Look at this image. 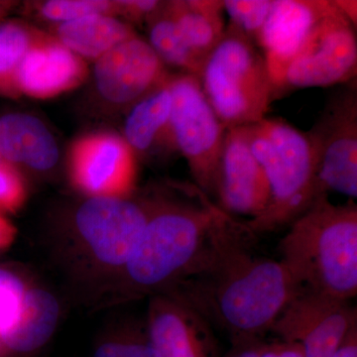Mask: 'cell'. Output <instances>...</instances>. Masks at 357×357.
<instances>
[{"label":"cell","instance_id":"6da1fadb","mask_svg":"<svg viewBox=\"0 0 357 357\" xmlns=\"http://www.w3.org/2000/svg\"><path fill=\"white\" fill-rule=\"evenodd\" d=\"M152 197L149 220L121 271L130 297L166 294L239 244L255 243L245 222L220 208L196 185Z\"/></svg>","mask_w":357,"mask_h":357},{"label":"cell","instance_id":"7a4b0ae2","mask_svg":"<svg viewBox=\"0 0 357 357\" xmlns=\"http://www.w3.org/2000/svg\"><path fill=\"white\" fill-rule=\"evenodd\" d=\"M234 246L210 266L166 293L220 328L232 344L261 340L303 289L280 260Z\"/></svg>","mask_w":357,"mask_h":357},{"label":"cell","instance_id":"3957f363","mask_svg":"<svg viewBox=\"0 0 357 357\" xmlns=\"http://www.w3.org/2000/svg\"><path fill=\"white\" fill-rule=\"evenodd\" d=\"M280 261L303 291L340 301L357 293V206L324 195L289 225Z\"/></svg>","mask_w":357,"mask_h":357},{"label":"cell","instance_id":"277c9868","mask_svg":"<svg viewBox=\"0 0 357 357\" xmlns=\"http://www.w3.org/2000/svg\"><path fill=\"white\" fill-rule=\"evenodd\" d=\"M248 140L270 189V202L259 217L246 222L258 236L289 227L324 195L316 156L307 132L282 119L248 126Z\"/></svg>","mask_w":357,"mask_h":357},{"label":"cell","instance_id":"5b68a950","mask_svg":"<svg viewBox=\"0 0 357 357\" xmlns=\"http://www.w3.org/2000/svg\"><path fill=\"white\" fill-rule=\"evenodd\" d=\"M197 77L227 129L261 121L275 100L273 84L261 50L230 23L204 59Z\"/></svg>","mask_w":357,"mask_h":357},{"label":"cell","instance_id":"8992f818","mask_svg":"<svg viewBox=\"0 0 357 357\" xmlns=\"http://www.w3.org/2000/svg\"><path fill=\"white\" fill-rule=\"evenodd\" d=\"M170 126L176 150L187 160L195 185L213 199L227 128L204 96L198 77L171 74Z\"/></svg>","mask_w":357,"mask_h":357},{"label":"cell","instance_id":"52a82bcc","mask_svg":"<svg viewBox=\"0 0 357 357\" xmlns=\"http://www.w3.org/2000/svg\"><path fill=\"white\" fill-rule=\"evenodd\" d=\"M324 191L357 197V81L340 84L326 98L307 131Z\"/></svg>","mask_w":357,"mask_h":357},{"label":"cell","instance_id":"ba28073f","mask_svg":"<svg viewBox=\"0 0 357 357\" xmlns=\"http://www.w3.org/2000/svg\"><path fill=\"white\" fill-rule=\"evenodd\" d=\"M332 2V9L289 63L276 100L297 89L340 86L356 79V28Z\"/></svg>","mask_w":357,"mask_h":357},{"label":"cell","instance_id":"9c48e42d","mask_svg":"<svg viewBox=\"0 0 357 357\" xmlns=\"http://www.w3.org/2000/svg\"><path fill=\"white\" fill-rule=\"evenodd\" d=\"M145 199L86 198L75 215L79 241L100 266L121 273L149 220Z\"/></svg>","mask_w":357,"mask_h":357},{"label":"cell","instance_id":"30bf717a","mask_svg":"<svg viewBox=\"0 0 357 357\" xmlns=\"http://www.w3.org/2000/svg\"><path fill=\"white\" fill-rule=\"evenodd\" d=\"M69 175L88 198L128 199L135 187L137 158L119 134L96 131L73 143Z\"/></svg>","mask_w":357,"mask_h":357},{"label":"cell","instance_id":"8fae6325","mask_svg":"<svg viewBox=\"0 0 357 357\" xmlns=\"http://www.w3.org/2000/svg\"><path fill=\"white\" fill-rule=\"evenodd\" d=\"M357 324L356 307L347 301L303 291L272 328L282 340L299 342L305 357H333Z\"/></svg>","mask_w":357,"mask_h":357},{"label":"cell","instance_id":"7c38bea8","mask_svg":"<svg viewBox=\"0 0 357 357\" xmlns=\"http://www.w3.org/2000/svg\"><path fill=\"white\" fill-rule=\"evenodd\" d=\"M170 76L146 40L136 35L96 61L93 79L102 100L116 107H133Z\"/></svg>","mask_w":357,"mask_h":357},{"label":"cell","instance_id":"4fadbf2b","mask_svg":"<svg viewBox=\"0 0 357 357\" xmlns=\"http://www.w3.org/2000/svg\"><path fill=\"white\" fill-rule=\"evenodd\" d=\"M215 203L231 215L250 220L270 202L266 176L249 144L248 126L227 129L215 176Z\"/></svg>","mask_w":357,"mask_h":357},{"label":"cell","instance_id":"5bb4252c","mask_svg":"<svg viewBox=\"0 0 357 357\" xmlns=\"http://www.w3.org/2000/svg\"><path fill=\"white\" fill-rule=\"evenodd\" d=\"M332 7L333 2L325 0H274L257 47L266 60L275 100L289 63Z\"/></svg>","mask_w":357,"mask_h":357},{"label":"cell","instance_id":"9a60e30c","mask_svg":"<svg viewBox=\"0 0 357 357\" xmlns=\"http://www.w3.org/2000/svg\"><path fill=\"white\" fill-rule=\"evenodd\" d=\"M88 74L84 59L55 37L35 33L14 74V93L36 100H49L77 89Z\"/></svg>","mask_w":357,"mask_h":357},{"label":"cell","instance_id":"2e32d148","mask_svg":"<svg viewBox=\"0 0 357 357\" xmlns=\"http://www.w3.org/2000/svg\"><path fill=\"white\" fill-rule=\"evenodd\" d=\"M150 299L147 333L160 357H218L213 328L201 314L167 294Z\"/></svg>","mask_w":357,"mask_h":357},{"label":"cell","instance_id":"e0dca14e","mask_svg":"<svg viewBox=\"0 0 357 357\" xmlns=\"http://www.w3.org/2000/svg\"><path fill=\"white\" fill-rule=\"evenodd\" d=\"M0 155L13 166L48 172L57 165L60 150L56 138L38 117L14 112L0 117Z\"/></svg>","mask_w":357,"mask_h":357},{"label":"cell","instance_id":"ac0fdd59","mask_svg":"<svg viewBox=\"0 0 357 357\" xmlns=\"http://www.w3.org/2000/svg\"><path fill=\"white\" fill-rule=\"evenodd\" d=\"M169 77L129 109L122 137L136 158H147L161 150L177 151L170 126Z\"/></svg>","mask_w":357,"mask_h":357},{"label":"cell","instance_id":"d6986e66","mask_svg":"<svg viewBox=\"0 0 357 357\" xmlns=\"http://www.w3.org/2000/svg\"><path fill=\"white\" fill-rule=\"evenodd\" d=\"M60 305L42 288H27L15 321L0 340L4 349L16 354H33L50 340L57 328Z\"/></svg>","mask_w":357,"mask_h":357},{"label":"cell","instance_id":"ffe728a7","mask_svg":"<svg viewBox=\"0 0 357 357\" xmlns=\"http://www.w3.org/2000/svg\"><path fill=\"white\" fill-rule=\"evenodd\" d=\"M168 8L188 48L203 64L227 28L222 1L178 0L168 1Z\"/></svg>","mask_w":357,"mask_h":357},{"label":"cell","instance_id":"44dd1931","mask_svg":"<svg viewBox=\"0 0 357 357\" xmlns=\"http://www.w3.org/2000/svg\"><path fill=\"white\" fill-rule=\"evenodd\" d=\"M56 32L55 38L70 51L93 61L137 35L128 23L109 15H91L60 23Z\"/></svg>","mask_w":357,"mask_h":357},{"label":"cell","instance_id":"7402d4cb","mask_svg":"<svg viewBox=\"0 0 357 357\" xmlns=\"http://www.w3.org/2000/svg\"><path fill=\"white\" fill-rule=\"evenodd\" d=\"M147 23L148 43L165 67L177 70L178 74L198 77L202 63L195 57L181 36L169 10L168 2H163Z\"/></svg>","mask_w":357,"mask_h":357},{"label":"cell","instance_id":"603a6c76","mask_svg":"<svg viewBox=\"0 0 357 357\" xmlns=\"http://www.w3.org/2000/svg\"><path fill=\"white\" fill-rule=\"evenodd\" d=\"M34 35V32L16 21L0 24V91L14 93V74Z\"/></svg>","mask_w":357,"mask_h":357},{"label":"cell","instance_id":"cb8c5ba5","mask_svg":"<svg viewBox=\"0 0 357 357\" xmlns=\"http://www.w3.org/2000/svg\"><path fill=\"white\" fill-rule=\"evenodd\" d=\"M222 3L229 23L257 45L274 0H225Z\"/></svg>","mask_w":357,"mask_h":357},{"label":"cell","instance_id":"d4e9b609","mask_svg":"<svg viewBox=\"0 0 357 357\" xmlns=\"http://www.w3.org/2000/svg\"><path fill=\"white\" fill-rule=\"evenodd\" d=\"M45 20L65 23L91 15H119L116 1L105 0H50L39 6Z\"/></svg>","mask_w":357,"mask_h":357},{"label":"cell","instance_id":"484cf974","mask_svg":"<svg viewBox=\"0 0 357 357\" xmlns=\"http://www.w3.org/2000/svg\"><path fill=\"white\" fill-rule=\"evenodd\" d=\"M26 289L17 274L0 268V340L17 318Z\"/></svg>","mask_w":357,"mask_h":357},{"label":"cell","instance_id":"4316f807","mask_svg":"<svg viewBox=\"0 0 357 357\" xmlns=\"http://www.w3.org/2000/svg\"><path fill=\"white\" fill-rule=\"evenodd\" d=\"M93 357H160L145 332L132 331L115 340H107L96 347Z\"/></svg>","mask_w":357,"mask_h":357},{"label":"cell","instance_id":"83f0119b","mask_svg":"<svg viewBox=\"0 0 357 357\" xmlns=\"http://www.w3.org/2000/svg\"><path fill=\"white\" fill-rule=\"evenodd\" d=\"M27 187L22 174L6 161L0 162V211L15 213L27 199Z\"/></svg>","mask_w":357,"mask_h":357},{"label":"cell","instance_id":"f1b7e54d","mask_svg":"<svg viewBox=\"0 0 357 357\" xmlns=\"http://www.w3.org/2000/svg\"><path fill=\"white\" fill-rule=\"evenodd\" d=\"M119 15L135 23L148 21L161 7L163 1L157 0H121L116 1Z\"/></svg>","mask_w":357,"mask_h":357},{"label":"cell","instance_id":"f546056e","mask_svg":"<svg viewBox=\"0 0 357 357\" xmlns=\"http://www.w3.org/2000/svg\"><path fill=\"white\" fill-rule=\"evenodd\" d=\"M262 340H245L234 344L231 351L225 357H259L265 347Z\"/></svg>","mask_w":357,"mask_h":357},{"label":"cell","instance_id":"4dcf8cb0","mask_svg":"<svg viewBox=\"0 0 357 357\" xmlns=\"http://www.w3.org/2000/svg\"><path fill=\"white\" fill-rule=\"evenodd\" d=\"M333 357H357V324L347 333Z\"/></svg>","mask_w":357,"mask_h":357},{"label":"cell","instance_id":"1f68e13d","mask_svg":"<svg viewBox=\"0 0 357 357\" xmlns=\"http://www.w3.org/2000/svg\"><path fill=\"white\" fill-rule=\"evenodd\" d=\"M16 236L15 227L4 213L0 211V252L13 243Z\"/></svg>","mask_w":357,"mask_h":357},{"label":"cell","instance_id":"d6a6232c","mask_svg":"<svg viewBox=\"0 0 357 357\" xmlns=\"http://www.w3.org/2000/svg\"><path fill=\"white\" fill-rule=\"evenodd\" d=\"M335 6L340 9V13L344 14L345 17L347 18L349 21H351V24L356 28V7L357 2L356 1H349V0H338V1H333Z\"/></svg>","mask_w":357,"mask_h":357},{"label":"cell","instance_id":"836d02e7","mask_svg":"<svg viewBox=\"0 0 357 357\" xmlns=\"http://www.w3.org/2000/svg\"><path fill=\"white\" fill-rule=\"evenodd\" d=\"M259 357H276V352H275L274 344H265L264 349L260 354Z\"/></svg>","mask_w":357,"mask_h":357},{"label":"cell","instance_id":"e575fe53","mask_svg":"<svg viewBox=\"0 0 357 357\" xmlns=\"http://www.w3.org/2000/svg\"><path fill=\"white\" fill-rule=\"evenodd\" d=\"M3 161V159H2L1 155H0V162Z\"/></svg>","mask_w":357,"mask_h":357}]
</instances>
